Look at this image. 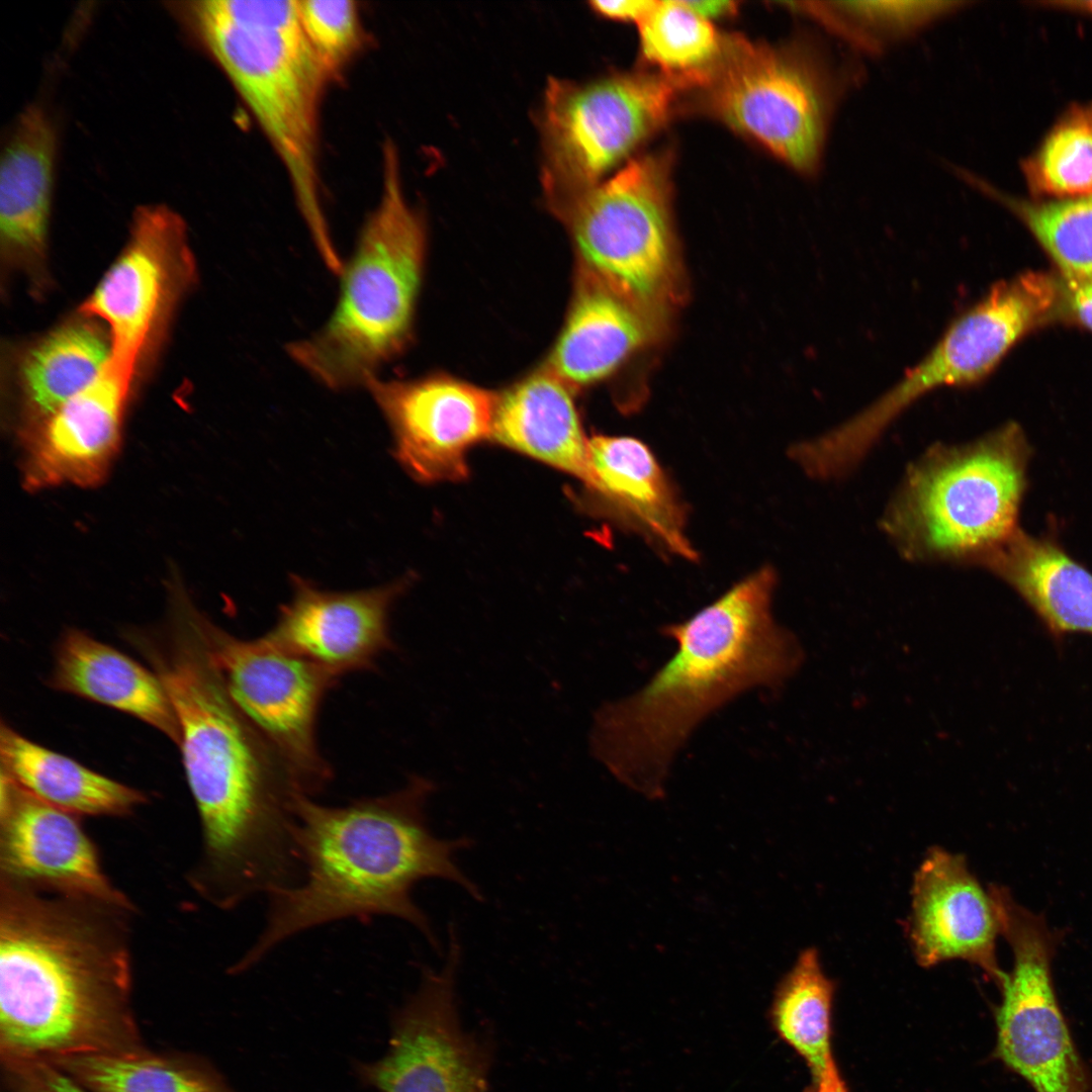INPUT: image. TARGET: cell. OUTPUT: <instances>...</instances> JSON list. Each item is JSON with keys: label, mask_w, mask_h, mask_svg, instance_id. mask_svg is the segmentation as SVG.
<instances>
[{"label": "cell", "mask_w": 1092, "mask_h": 1092, "mask_svg": "<svg viewBox=\"0 0 1092 1092\" xmlns=\"http://www.w3.org/2000/svg\"><path fill=\"white\" fill-rule=\"evenodd\" d=\"M133 381L109 361L93 383L21 434L24 484L37 489L100 482L120 446Z\"/></svg>", "instance_id": "20"}, {"label": "cell", "mask_w": 1092, "mask_h": 1092, "mask_svg": "<svg viewBox=\"0 0 1092 1092\" xmlns=\"http://www.w3.org/2000/svg\"><path fill=\"white\" fill-rule=\"evenodd\" d=\"M2 769L39 800L76 816L122 817L143 805L139 790L48 749L1 723Z\"/></svg>", "instance_id": "27"}, {"label": "cell", "mask_w": 1092, "mask_h": 1092, "mask_svg": "<svg viewBox=\"0 0 1092 1092\" xmlns=\"http://www.w3.org/2000/svg\"><path fill=\"white\" fill-rule=\"evenodd\" d=\"M435 791L431 779L413 775L392 793L344 806L298 795L294 838L300 879L268 896L265 925L233 970L253 968L287 939L344 919L398 918L439 949L430 920L414 900L415 886L442 879L476 900L482 895L456 860L471 841L440 838L429 827L426 807Z\"/></svg>", "instance_id": "4"}, {"label": "cell", "mask_w": 1092, "mask_h": 1092, "mask_svg": "<svg viewBox=\"0 0 1092 1092\" xmlns=\"http://www.w3.org/2000/svg\"><path fill=\"white\" fill-rule=\"evenodd\" d=\"M56 154V130L39 105L18 116L2 152V261L32 280L42 278Z\"/></svg>", "instance_id": "23"}, {"label": "cell", "mask_w": 1092, "mask_h": 1092, "mask_svg": "<svg viewBox=\"0 0 1092 1092\" xmlns=\"http://www.w3.org/2000/svg\"><path fill=\"white\" fill-rule=\"evenodd\" d=\"M1038 195H1092V103L1071 107L1022 167Z\"/></svg>", "instance_id": "32"}, {"label": "cell", "mask_w": 1092, "mask_h": 1092, "mask_svg": "<svg viewBox=\"0 0 1092 1092\" xmlns=\"http://www.w3.org/2000/svg\"><path fill=\"white\" fill-rule=\"evenodd\" d=\"M662 314L580 264L566 323L546 368L569 388L599 381L654 339Z\"/></svg>", "instance_id": "22"}, {"label": "cell", "mask_w": 1092, "mask_h": 1092, "mask_svg": "<svg viewBox=\"0 0 1092 1092\" xmlns=\"http://www.w3.org/2000/svg\"><path fill=\"white\" fill-rule=\"evenodd\" d=\"M1029 445L1008 423L962 445L930 447L906 470L882 529L907 560L978 565L1017 529Z\"/></svg>", "instance_id": "6"}, {"label": "cell", "mask_w": 1092, "mask_h": 1092, "mask_svg": "<svg viewBox=\"0 0 1092 1092\" xmlns=\"http://www.w3.org/2000/svg\"><path fill=\"white\" fill-rule=\"evenodd\" d=\"M839 89L830 66L801 43L777 47L729 34L696 90L705 113L810 173L820 161Z\"/></svg>", "instance_id": "8"}, {"label": "cell", "mask_w": 1092, "mask_h": 1092, "mask_svg": "<svg viewBox=\"0 0 1092 1092\" xmlns=\"http://www.w3.org/2000/svg\"><path fill=\"white\" fill-rule=\"evenodd\" d=\"M978 565L1007 582L1056 638L1092 635V573L1057 543L1018 528Z\"/></svg>", "instance_id": "25"}, {"label": "cell", "mask_w": 1092, "mask_h": 1092, "mask_svg": "<svg viewBox=\"0 0 1092 1092\" xmlns=\"http://www.w3.org/2000/svg\"><path fill=\"white\" fill-rule=\"evenodd\" d=\"M584 485L598 513L663 553L688 561L698 559L687 535L686 506L642 441L602 435L589 439Z\"/></svg>", "instance_id": "21"}, {"label": "cell", "mask_w": 1092, "mask_h": 1092, "mask_svg": "<svg viewBox=\"0 0 1092 1092\" xmlns=\"http://www.w3.org/2000/svg\"><path fill=\"white\" fill-rule=\"evenodd\" d=\"M641 55L658 72L701 87L718 60L724 35L684 1H657L638 23Z\"/></svg>", "instance_id": "30"}, {"label": "cell", "mask_w": 1092, "mask_h": 1092, "mask_svg": "<svg viewBox=\"0 0 1092 1092\" xmlns=\"http://www.w3.org/2000/svg\"><path fill=\"white\" fill-rule=\"evenodd\" d=\"M426 251V229L407 202L397 155L384 147L379 200L343 268L338 304L324 327L288 347L291 358L332 389L366 385L404 348Z\"/></svg>", "instance_id": "5"}, {"label": "cell", "mask_w": 1092, "mask_h": 1092, "mask_svg": "<svg viewBox=\"0 0 1092 1092\" xmlns=\"http://www.w3.org/2000/svg\"><path fill=\"white\" fill-rule=\"evenodd\" d=\"M172 607L168 640L142 647L171 701L199 815L201 853L189 882L205 901L230 910L298 882L295 801L304 794L229 697L191 603Z\"/></svg>", "instance_id": "1"}, {"label": "cell", "mask_w": 1092, "mask_h": 1092, "mask_svg": "<svg viewBox=\"0 0 1092 1092\" xmlns=\"http://www.w3.org/2000/svg\"><path fill=\"white\" fill-rule=\"evenodd\" d=\"M777 573L763 566L685 621L662 628L675 651L639 690L602 704L589 751L618 782L648 799L665 793L675 756L698 726L742 694L777 689L800 647L772 614Z\"/></svg>", "instance_id": "2"}, {"label": "cell", "mask_w": 1092, "mask_h": 1092, "mask_svg": "<svg viewBox=\"0 0 1092 1092\" xmlns=\"http://www.w3.org/2000/svg\"><path fill=\"white\" fill-rule=\"evenodd\" d=\"M0 877L132 906L103 871L78 816L29 794L1 771Z\"/></svg>", "instance_id": "18"}, {"label": "cell", "mask_w": 1092, "mask_h": 1092, "mask_svg": "<svg viewBox=\"0 0 1092 1092\" xmlns=\"http://www.w3.org/2000/svg\"><path fill=\"white\" fill-rule=\"evenodd\" d=\"M460 958L457 935L450 934L444 964L422 970L419 987L396 1012L387 1053L362 1068L380 1092H485L490 1052L462 1026Z\"/></svg>", "instance_id": "15"}, {"label": "cell", "mask_w": 1092, "mask_h": 1092, "mask_svg": "<svg viewBox=\"0 0 1092 1092\" xmlns=\"http://www.w3.org/2000/svg\"><path fill=\"white\" fill-rule=\"evenodd\" d=\"M570 389L546 367L516 383L496 395L490 437L584 483L589 439Z\"/></svg>", "instance_id": "24"}, {"label": "cell", "mask_w": 1092, "mask_h": 1092, "mask_svg": "<svg viewBox=\"0 0 1092 1092\" xmlns=\"http://www.w3.org/2000/svg\"><path fill=\"white\" fill-rule=\"evenodd\" d=\"M1070 305L1077 318L1092 330V281L1076 282L1073 285Z\"/></svg>", "instance_id": "39"}, {"label": "cell", "mask_w": 1092, "mask_h": 1092, "mask_svg": "<svg viewBox=\"0 0 1092 1092\" xmlns=\"http://www.w3.org/2000/svg\"><path fill=\"white\" fill-rule=\"evenodd\" d=\"M230 22L250 29L289 33L303 32L298 0H207ZM304 33V32H303Z\"/></svg>", "instance_id": "35"}, {"label": "cell", "mask_w": 1092, "mask_h": 1092, "mask_svg": "<svg viewBox=\"0 0 1092 1092\" xmlns=\"http://www.w3.org/2000/svg\"><path fill=\"white\" fill-rule=\"evenodd\" d=\"M110 359L109 335L89 316L59 327L31 346L18 367L21 434L93 383Z\"/></svg>", "instance_id": "28"}, {"label": "cell", "mask_w": 1092, "mask_h": 1092, "mask_svg": "<svg viewBox=\"0 0 1092 1092\" xmlns=\"http://www.w3.org/2000/svg\"><path fill=\"white\" fill-rule=\"evenodd\" d=\"M195 276L184 220L165 205L140 207L124 248L80 309L105 324L114 368L134 379Z\"/></svg>", "instance_id": "14"}, {"label": "cell", "mask_w": 1092, "mask_h": 1092, "mask_svg": "<svg viewBox=\"0 0 1092 1092\" xmlns=\"http://www.w3.org/2000/svg\"><path fill=\"white\" fill-rule=\"evenodd\" d=\"M405 584L402 580L364 590L329 592L295 576L290 601L263 637L337 678L372 669L382 653L395 648L389 615Z\"/></svg>", "instance_id": "17"}, {"label": "cell", "mask_w": 1092, "mask_h": 1092, "mask_svg": "<svg viewBox=\"0 0 1092 1092\" xmlns=\"http://www.w3.org/2000/svg\"><path fill=\"white\" fill-rule=\"evenodd\" d=\"M188 21L245 101L282 162L323 260L338 259L322 207L318 108L330 80L304 33L250 29L190 2Z\"/></svg>", "instance_id": "7"}, {"label": "cell", "mask_w": 1092, "mask_h": 1092, "mask_svg": "<svg viewBox=\"0 0 1092 1092\" xmlns=\"http://www.w3.org/2000/svg\"><path fill=\"white\" fill-rule=\"evenodd\" d=\"M684 2L694 12L709 21L732 16L738 9V3L730 0Z\"/></svg>", "instance_id": "40"}, {"label": "cell", "mask_w": 1092, "mask_h": 1092, "mask_svg": "<svg viewBox=\"0 0 1092 1092\" xmlns=\"http://www.w3.org/2000/svg\"><path fill=\"white\" fill-rule=\"evenodd\" d=\"M394 440V454L421 482L458 480L467 475L466 457L490 437L496 395L445 375L365 385Z\"/></svg>", "instance_id": "16"}, {"label": "cell", "mask_w": 1092, "mask_h": 1092, "mask_svg": "<svg viewBox=\"0 0 1092 1092\" xmlns=\"http://www.w3.org/2000/svg\"><path fill=\"white\" fill-rule=\"evenodd\" d=\"M133 906L0 877V1038L18 1060L123 1050Z\"/></svg>", "instance_id": "3"}, {"label": "cell", "mask_w": 1092, "mask_h": 1092, "mask_svg": "<svg viewBox=\"0 0 1092 1092\" xmlns=\"http://www.w3.org/2000/svg\"><path fill=\"white\" fill-rule=\"evenodd\" d=\"M194 623L224 689L242 715L309 797L332 780L316 740L321 705L338 678L263 636L238 638L194 609Z\"/></svg>", "instance_id": "11"}, {"label": "cell", "mask_w": 1092, "mask_h": 1092, "mask_svg": "<svg viewBox=\"0 0 1092 1092\" xmlns=\"http://www.w3.org/2000/svg\"><path fill=\"white\" fill-rule=\"evenodd\" d=\"M651 0L592 1L593 10L608 18L639 23L656 5Z\"/></svg>", "instance_id": "37"}, {"label": "cell", "mask_w": 1092, "mask_h": 1092, "mask_svg": "<svg viewBox=\"0 0 1092 1092\" xmlns=\"http://www.w3.org/2000/svg\"><path fill=\"white\" fill-rule=\"evenodd\" d=\"M840 11L854 16L867 25L893 31L914 28L947 10L948 2L921 1H855L836 2Z\"/></svg>", "instance_id": "36"}, {"label": "cell", "mask_w": 1092, "mask_h": 1092, "mask_svg": "<svg viewBox=\"0 0 1092 1092\" xmlns=\"http://www.w3.org/2000/svg\"><path fill=\"white\" fill-rule=\"evenodd\" d=\"M814 1092H849L834 1057L814 1082Z\"/></svg>", "instance_id": "41"}, {"label": "cell", "mask_w": 1092, "mask_h": 1092, "mask_svg": "<svg viewBox=\"0 0 1092 1092\" xmlns=\"http://www.w3.org/2000/svg\"><path fill=\"white\" fill-rule=\"evenodd\" d=\"M1036 322L1029 298L1008 284H995L957 315L931 350L882 396L819 439L824 460L850 472L887 428L912 403L942 387L983 380L1012 345Z\"/></svg>", "instance_id": "13"}, {"label": "cell", "mask_w": 1092, "mask_h": 1092, "mask_svg": "<svg viewBox=\"0 0 1092 1092\" xmlns=\"http://www.w3.org/2000/svg\"><path fill=\"white\" fill-rule=\"evenodd\" d=\"M834 982L814 947L804 949L779 982L768 1018L777 1035L807 1065L815 1082L829 1060Z\"/></svg>", "instance_id": "29"}, {"label": "cell", "mask_w": 1092, "mask_h": 1092, "mask_svg": "<svg viewBox=\"0 0 1092 1092\" xmlns=\"http://www.w3.org/2000/svg\"><path fill=\"white\" fill-rule=\"evenodd\" d=\"M670 197L671 154H648L630 161L558 215L582 266L660 313L677 298L679 286Z\"/></svg>", "instance_id": "10"}, {"label": "cell", "mask_w": 1092, "mask_h": 1092, "mask_svg": "<svg viewBox=\"0 0 1092 1092\" xmlns=\"http://www.w3.org/2000/svg\"><path fill=\"white\" fill-rule=\"evenodd\" d=\"M57 1062L89 1092H226L207 1076L125 1050L85 1053Z\"/></svg>", "instance_id": "31"}, {"label": "cell", "mask_w": 1092, "mask_h": 1092, "mask_svg": "<svg viewBox=\"0 0 1092 1092\" xmlns=\"http://www.w3.org/2000/svg\"><path fill=\"white\" fill-rule=\"evenodd\" d=\"M908 932L922 967L963 960L999 989L1007 979L996 957L1000 927L992 899L962 855L928 850L914 876Z\"/></svg>", "instance_id": "19"}, {"label": "cell", "mask_w": 1092, "mask_h": 1092, "mask_svg": "<svg viewBox=\"0 0 1092 1092\" xmlns=\"http://www.w3.org/2000/svg\"><path fill=\"white\" fill-rule=\"evenodd\" d=\"M989 893L1000 934L1013 953L995 1014L996 1058L1034 1092H1091L1090 1070L1054 987L1057 937L1044 918L1017 903L1009 890L991 885Z\"/></svg>", "instance_id": "12"}, {"label": "cell", "mask_w": 1092, "mask_h": 1092, "mask_svg": "<svg viewBox=\"0 0 1092 1092\" xmlns=\"http://www.w3.org/2000/svg\"><path fill=\"white\" fill-rule=\"evenodd\" d=\"M51 686L131 715L179 744L177 719L155 671L79 631L59 642Z\"/></svg>", "instance_id": "26"}, {"label": "cell", "mask_w": 1092, "mask_h": 1092, "mask_svg": "<svg viewBox=\"0 0 1092 1092\" xmlns=\"http://www.w3.org/2000/svg\"><path fill=\"white\" fill-rule=\"evenodd\" d=\"M306 40L331 79L361 48L363 30L352 0H298Z\"/></svg>", "instance_id": "34"}, {"label": "cell", "mask_w": 1092, "mask_h": 1092, "mask_svg": "<svg viewBox=\"0 0 1092 1092\" xmlns=\"http://www.w3.org/2000/svg\"><path fill=\"white\" fill-rule=\"evenodd\" d=\"M33 1092H89L73 1077L46 1064H36Z\"/></svg>", "instance_id": "38"}, {"label": "cell", "mask_w": 1092, "mask_h": 1092, "mask_svg": "<svg viewBox=\"0 0 1092 1092\" xmlns=\"http://www.w3.org/2000/svg\"><path fill=\"white\" fill-rule=\"evenodd\" d=\"M686 85L660 72L589 83L550 78L541 113L542 188L555 215L670 119Z\"/></svg>", "instance_id": "9"}, {"label": "cell", "mask_w": 1092, "mask_h": 1092, "mask_svg": "<svg viewBox=\"0 0 1092 1092\" xmlns=\"http://www.w3.org/2000/svg\"><path fill=\"white\" fill-rule=\"evenodd\" d=\"M975 184L1015 211L1068 276L1092 281V195L1028 203L1000 195L979 180Z\"/></svg>", "instance_id": "33"}]
</instances>
